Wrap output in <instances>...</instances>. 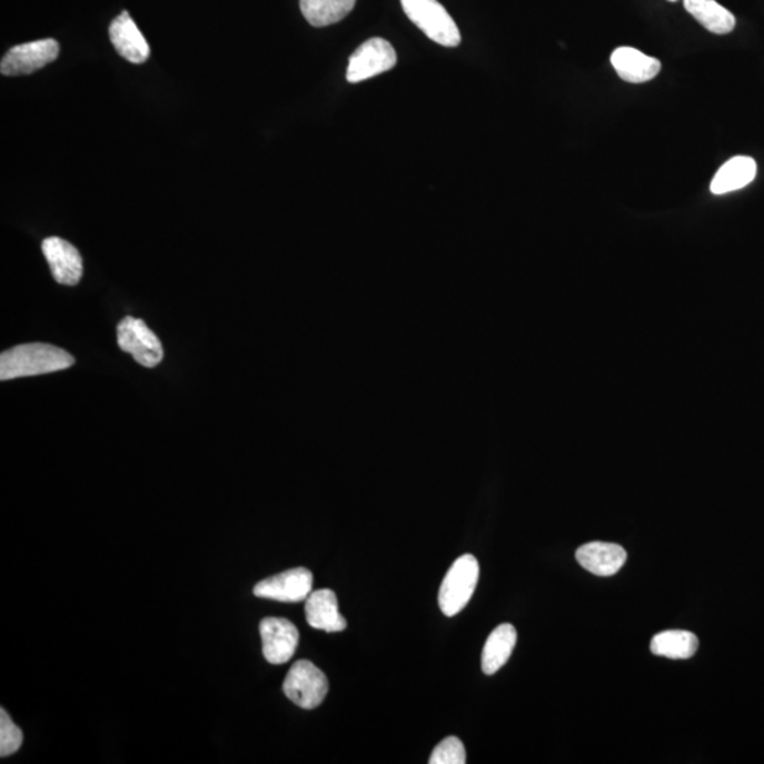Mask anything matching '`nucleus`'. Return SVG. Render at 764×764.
I'll return each instance as SVG.
<instances>
[{
    "label": "nucleus",
    "instance_id": "obj_1",
    "mask_svg": "<svg viewBox=\"0 0 764 764\" xmlns=\"http://www.w3.org/2000/svg\"><path fill=\"white\" fill-rule=\"evenodd\" d=\"M75 357L62 348L31 343V345L16 346L0 356V379L41 376L66 370L75 366Z\"/></svg>",
    "mask_w": 764,
    "mask_h": 764
},
{
    "label": "nucleus",
    "instance_id": "obj_2",
    "mask_svg": "<svg viewBox=\"0 0 764 764\" xmlns=\"http://www.w3.org/2000/svg\"><path fill=\"white\" fill-rule=\"evenodd\" d=\"M480 566L475 556L462 555L450 566L439 591V606L445 616H456L470 602L479 582Z\"/></svg>",
    "mask_w": 764,
    "mask_h": 764
},
{
    "label": "nucleus",
    "instance_id": "obj_3",
    "mask_svg": "<svg viewBox=\"0 0 764 764\" xmlns=\"http://www.w3.org/2000/svg\"><path fill=\"white\" fill-rule=\"evenodd\" d=\"M404 12L435 43L445 47L460 44L462 36L455 20L438 0H401Z\"/></svg>",
    "mask_w": 764,
    "mask_h": 764
},
{
    "label": "nucleus",
    "instance_id": "obj_4",
    "mask_svg": "<svg viewBox=\"0 0 764 764\" xmlns=\"http://www.w3.org/2000/svg\"><path fill=\"white\" fill-rule=\"evenodd\" d=\"M329 681L320 668L308 659H299L289 669L284 681V693L295 705L315 710L324 703Z\"/></svg>",
    "mask_w": 764,
    "mask_h": 764
},
{
    "label": "nucleus",
    "instance_id": "obj_5",
    "mask_svg": "<svg viewBox=\"0 0 764 764\" xmlns=\"http://www.w3.org/2000/svg\"><path fill=\"white\" fill-rule=\"evenodd\" d=\"M118 346L140 366L153 368L163 360L162 343L143 320L127 316L118 325Z\"/></svg>",
    "mask_w": 764,
    "mask_h": 764
},
{
    "label": "nucleus",
    "instance_id": "obj_6",
    "mask_svg": "<svg viewBox=\"0 0 764 764\" xmlns=\"http://www.w3.org/2000/svg\"><path fill=\"white\" fill-rule=\"evenodd\" d=\"M395 65H397V53L387 40L374 38L364 41L350 57L347 81L357 85V82L393 70Z\"/></svg>",
    "mask_w": 764,
    "mask_h": 764
},
{
    "label": "nucleus",
    "instance_id": "obj_7",
    "mask_svg": "<svg viewBox=\"0 0 764 764\" xmlns=\"http://www.w3.org/2000/svg\"><path fill=\"white\" fill-rule=\"evenodd\" d=\"M60 54L54 39L30 41L12 47L0 62V72L7 77L29 76L53 62Z\"/></svg>",
    "mask_w": 764,
    "mask_h": 764
},
{
    "label": "nucleus",
    "instance_id": "obj_8",
    "mask_svg": "<svg viewBox=\"0 0 764 764\" xmlns=\"http://www.w3.org/2000/svg\"><path fill=\"white\" fill-rule=\"evenodd\" d=\"M314 589V575L306 568L285 570L270 576L254 587V595L261 599L298 603L308 599Z\"/></svg>",
    "mask_w": 764,
    "mask_h": 764
},
{
    "label": "nucleus",
    "instance_id": "obj_9",
    "mask_svg": "<svg viewBox=\"0 0 764 764\" xmlns=\"http://www.w3.org/2000/svg\"><path fill=\"white\" fill-rule=\"evenodd\" d=\"M264 657L270 664L288 663L299 644V631L292 622L280 617H267L259 623Z\"/></svg>",
    "mask_w": 764,
    "mask_h": 764
},
{
    "label": "nucleus",
    "instance_id": "obj_10",
    "mask_svg": "<svg viewBox=\"0 0 764 764\" xmlns=\"http://www.w3.org/2000/svg\"><path fill=\"white\" fill-rule=\"evenodd\" d=\"M47 262L56 282L75 286L82 277V258L69 241L59 237L46 238L41 244Z\"/></svg>",
    "mask_w": 764,
    "mask_h": 764
},
{
    "label": "nucleus",
    "instance_id": "obj_11",
    "mask_svg": "<svg viewBox=\"0 0 764 764\" xmlns=\"http://www.w3.org/2000/svg\"><path fill=\"white\" fill-rule=\"evenodd\" d=\"M109 39L116 47L117 53L132 65H142L150 56V47L131 14L123 10L109 26Z\"/></svg>",
    "mask_w": 764,
    "mask_h": 764
},
{
    "label": "nucleus",
    "instance_id": "obj_12",
    "mask_svg": "<svg viewBox=\"0 0 764 764\" xmlns=\"http://www.w3.org/2000/svg\"><path fill=\"white\" fill-rule=\"evenodd\" d=\"M613 69L623 81L644 85L654 80L662 71V62L656 57L644 54L633 47H618L611 56Z\"/></svg>",
    "mask_w": 764,
    "mask_h": 764
},
{
    "label": "nucleus",
    "instance_id": "obj_13",
    "mask_svg": "<svg viewBox=\"0 0 764 764\" xmlns=\"http://www.w3.org/2000/svg\"><path fill=\"white\" fill-rule=\"evenodd\" d=\"M576 559L582 568L597 576L616 575L626 564L627 553L621 545L612 543H589L576 550Z\"/></svg>",
    "mask_w": 764,
    "mask_h": 764
},
{
    "label": "nucleus",
    "instance_id": "obj_14",
    "mask_svg": "<svg viewBox=\"0 0 764 764\" xmlns=\"http://www.w3.org/2000/svg\"><path fill=\"white\" fill-rule=\"evenodd\" d=\"M309 626L327 633L346 631L347 621L340 615L339 602L331 589L311 592L305 605Z\"/></svg>",
    "mask_w": 764,
    "mask_h": 764
},
{
    "label": "nucleus",
    "instance_id": "obj_15",
    "mask_svg": "<svg viewBox=\"0 0 764 764\" xmlns=\"http://www.w3.org/2000/svg\"><path fill=\"white\" fill-rule=\"evenodd\" d=\"M756 173L755 159L750 156H736L716 171L715 178L711 181V191L716 196H722L741 190L755 180Z\"/></svg>",
    "mask_w": 764,
    "mask_h": 764
},
{
    "label": "nucleus",
    "instance_id": "obj_16",
    "mask_svg": "<svg viewBox=\"0 0 764 764\" xmlns=\"http://www.w3.org/2000/svg\"><path fill=\"white\" fill-rule=\"evenodd\" d=\"M517 644L516 627L504 623L488 636L482 653V668L486 675L498 672L512 657L513 649Z\"/></svg>",
    "mask_w": 764,
    "mask_h": 764
},
{
    "label": "nucleus",
    "instance_id": "obj_17",
    "mask_svg": "<svg viewBox=\"0 0 764 764\" xmlns=\"http://www.w3.org/2000/svg\"><path fill=\"white\" fill-rule=\"evenodd\" d=\"M684 8L711 33L727 34L735 29V14L716 0H684Z\"/></svg>",
    "mask_w": 764,
    "mask_h": 764
},
{
    "label": "nucleus",
    "instance_id": "obj_18",
    "mask_svg": "<svg viewBox=\"0 0 764 764\" xmlns=\"http://www.w3.org/2000/svg\"><path fill=\"white\" fill-rule=\"evenodd\" d=\"M357 0H300L305 19L315 28H326L345 19L356 7Z\"/></svg>",
    "mask_w": 764,
    "mask_h": 764
},
{
    "label": "nucleus",
    "instance_id": "obj_19",
    "mask_svg": "<svg viewBox=\"0 0 764 764\" xmlns=\"http://www.w3.org/2000/svg\"><path fill=\"white\" fill-rule=\"evenodd\" d=\"M699 642L694 633L687 631H667L653 637L649 648L659 657L687 659L694 656Z\"/></svg>",
    "mask_w": 764,
    "mask_h": 764
},
{
    "label": "nucleus",
    "instance_id": "obj_20",
    "mask_svg": "<svg viewBox=\"0 0 764 764\" xmlns=\"http://www.w3.org/2000/svg\"><path fill=\"white\" fill-rule=\"evenodd\" d=\"M23 732L14 724L7 711H0V756L7 757L20 750Z\"/></svg>",
    "mask_w": 764,
    "mask_h": 764
},
{
    "label": "nucleus",
    "instance_id": "obj_21",
    "mask_svg": "<svg viewBox=\"0 0 764 764\" xmlns=\"http://www.w3.org/2000/svg\"><path fill=\"white\" fill-rule=\"evenodd\" d=\"M430 764H465L466 750L464 742L456 736L446 737L435 747L429 758Z\"/></svg>",
    "mask_w": 764,
    "mask_h": 764
},
{
    "label": "nucleus",
    "instance_id": "obj_22",
    "mask_svg": "<svg viewBox=\"0 0 764 764\" xmlns=\"http://www.w3.org/2000/svg\"><path fill=\"white\" fill-rule=\"evenodd\" d=\"M668 2H678V0H668Z\"/></svg>",
    "mask_w": 764,
    "mask_h": 764
}]
</instances>
